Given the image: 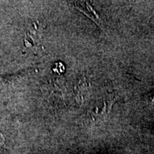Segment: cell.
<instances>
[{
  "label": "cell",
  "mask_w": 154,
  "mask_h": 154,
  "mask_svg": "<svg viewBox=\"0 0 154 154\" xmlns=\"http://www.w3.org/2000/svg\"><path fill=\"white\" fill-rule=\"evenodd\" d=\"M5 143V137L2 133H0V146H2Z\"/></svg>",
  "instance_id": "obj_1"
}]
</instances>
